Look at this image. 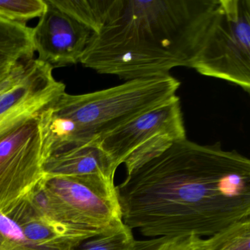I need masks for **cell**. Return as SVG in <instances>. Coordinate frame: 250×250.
I'll return each mask as SVG.
<instances>
[{"mask_svg":"<svg viewBox=\"0 0 250 250\" xmlns=\"http://www.w3.org/2000/svg\"><path fill=\"white\" fill-rule=\"evenodd\" d=\"M123 222L150 238L210 236L250 216V161L220 143L172 145L116 186Z\"/></svg>","mask_w":250,"mask_h":250,"instance_id":"1","label":"cell"},{"mask_svg":"<svg viewBox=\"0 0 250 250\" xmlns=\"http://www.w3.org/2000/svg\"><path fill=\"white\" fill-rule=\"evenodd\" d=\"M219 0H115L92 33L80 63L121 80L168 75L190 68Z\"/></svg>","mask_w":250,"mask_h":250,"instance_id":"2","label":"cell"},{"mask_svg":"<svg viewBox=\"0 0 250 250\" xmlns=\"http://www.w3.org/2000/svg\"><path fill=\"white\" fill-rule=\"evenodd\" d=\"M181 83L170 74L128 80L84 94L66 92L39 114L44 161L89 143L176 96Z\"/></svg>","mask_w":250,"mask_h":250,"instance_id":"3","label":"cell"},{"mask_svg":"<svg viewBox=\"0 0 250 250\" xmlns=\"http://www.w3.org/2000/svg\"><path fill=\"white\" fill-rule=\"evenodd\" d=\"M27 199L41 216L78 229L100 232L123 222L114 179L101 175H44Z\"/></svg>","mask_w":250,"mask_h":250,"instance_id":"4","label":"cell"},{"mask_svg":"<svg viewBox=\"0 0 250 250\" xmlns=\"http://www.w3.org/2000/svg\"><path fill=\"white\" fill-rule=\"evenodd\" d=\"M190 68L250 93V0H219Z\"/></svg>","mask_w":250,"mask_h":250,"instance_id":"5","label":"cell"},{"mask_svg":"<svg viewBox=\"0 0 250 250\" xmlns=\"http://www.w3.org/2000/svg\"><path fill=\"white\" fill-rule=\"evenodd\" d=\"M185 139L181 100L175 96L105 134L99 143L115 167L124 165L129 174Z\"/></svg>","mask_w":250,"mask_h":250,"instance_id":"6","label":"cell"},{"mask_svg":"<svg viewBox=\"0 0 250 250\" xmlns=\"http://www.w3.org/2000/svg\"><path fill=\"white\" fill-rule=\"evenodd\" d=\"M39 115L0 141V213L6 215L44 177Z\"/></svg>","mask_w":250,"mask_h":250,"instance_id":"7","label":"cell"},{"mask_svg":"<svg viewBox=\"0 0 250 250\" xmlns=\"http://www.w3.org/2000/svg\"><path fill=\"white\" fill-rule=\"evenodd\" d=\"M46 8L32 28V42L38 59L52 68L80 62L92 32L45 0Z\"/></svg>","mask_w":250,"mask_h":250,"instance_id":"8","label":"cell"},{"mask_svg":"<svg viewBox=\"0 0 250 250\" xmlns=\"http://www.w3.org/2000/svg\"><path fill=\"white\" fill-rule=\"evenodd\" d=\"M53 69L35 59L27 77L0 97V141L65 93V85L54 77Z\"/></svg>","mask_w":250,"mask_h":250,"instance_id":"9","label":"cell"},{"mask_svg":"<svg viewBox=\"0 0 250 250\" xmlns=\"http://www.w3.org/2000/svg\"><path fill=\"white\" fill-rule=\"evenodd\" d=\"M5 216L33 242L52 250H70L80 241L99 233L52 222L41 216L26 197Z\"/></svg>","mask_w":250,"mask_h":250,"instance_id":"10","label":"cell"},{"mask_svg":"<svg viewBox=\"0 0 250 250\" xmlns=\"http://www.w3.org/2000/svg\"><path fill=\"white\" fill-rule=\"evenodd\" d=\"M118 168L98 142L48 158L43 162L46 176L96 175L114 179Z\"/></svg>","mask_w":250,"mask_h":250,"instance_id":"11","label":"cell"},{"mask_svg":"<svg viewBox=\"0 0 250 250\" xmlns=\"http://www.w3.org/2000/svg\"><path fill=\"white\" fill-rule=\"evenodd\" d=\"M57 8L98 33L107 21L115 0H50Z\"/></svg>","mask_w":250,"mask_h":250,"instance_id":"12","label":"cell"},{"mask_svg":"<svg viewBox=\"0 0 250 250\" xmlns=\"http://www.w3.org/2000/svg\"><path fill=\"white\" fill-rule=\"evenodd\" d=\"M136 240L124 222L85 238L70 250H135Z\"/></svg>","mask_w":250,"mask_h":250,"instance_id":"13","label":"cell"},{"mask_svg":"<svg viewBox=\"0 0 250 250\" xmlns=\"http://www.w3.org/2000/svg\"><path fill=\"white\" fill-rule=\"evenodd\" d=\"M202 247L203 250H250V216L203 238Z\"/></svg>","mask_w":250,"mask_h":250,"instance_id":"14","label":"cell"},{"mask_svg":"<svg viewBox=\"0 0 250 250\" xmlns=\"http://www.w3.org/2000/svg\"><path fill=\"white\" fill-rule=\"evenodd\" d=\"M46 8L45 0H0V17L13 22L25 24L40 18Z\"/></svg>","mask_w":250,"mask_h":250,"instance_id":"15","label":"cell"},{"mask_svg":"<svg viewBox=\"0 0 250 250\" xmlns=\"http://www.w3.org/2000/svg\"><path fill=\"white\" fill-rule=\"evenodd\" d=\"M0 250H55L41 247L29 239L21 228L0 213Z\"/></svg>","mask_w":250,"mask_h":250,"instance_id":"16","label":"cell"},{"mask_svg":"<svg viewBox=\"0 0 250 250\" xmlns=\"http://www.w3.org/2000/svg\"><path fill=\"white\" fill-rule=\"evenodd\" d=\"M201 237H159L136 241L135 250H203Z\"/></svg>","mask_w":250,"mask_h":250,"instance_id":"17","label":"cell"},{"mask_svg":"<svg viewBox=\"0 0 250 250\" xmlns=\"http://www.w3.org/2000/svg\"><path fill=\"white\" fill-rule=\"evenodd\" d=\"M35 59L19 62L13 68L11 74L0 82V97L20 84L30 73L34 65Z\"/></svg>","mask_w":250,"mask_h":250,"instance_id":"18","label":"cell"},{"mask_svg":"<svg viewBox=\"0 0 250 250\" xmlns=\"http://www.w3.org/2000/svg\"><path fill=\"white\" fill-rule=\"evenodd\" d=\"M14 66H15V65L0 67V82H2L4 79L6 78L11 74Z\"/></svg>","mask_w":250,"mask_h":250,"instance_id":"19","label":"cell"}]
</instances>
